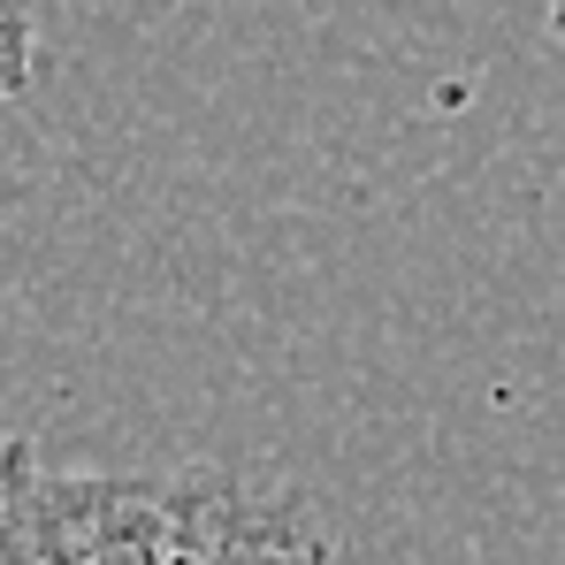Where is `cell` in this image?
Returning <instances> with one entry per match:
<instances>
[{"label":"cell","mask_w":565,"mask_h":565,"mask_svg":"<svg viewBox=\"0 0 565 565\" xmlns=\"http://www.w3.org/2000/svg\"><path fill=\"white\" fill-rule=\"evenodd\" d=\"M0 565H329V535L230 473H62L0 444Z\"/></svg>","instance_id":"cell-1"},{"label":"cell","mask_w":565,"mask_h":565,"mask_svg":"<svg viewBox=\"0 0 565 565\" xmlns=\"http://www.w3.org/2000/svg\"><path fill=\"white\" fill-rule=\"evenodd\" d=\"M543 15H551V39L565 46V0H543Z\"/></svg>","instance_id":"cell-2"}]
</instances>
